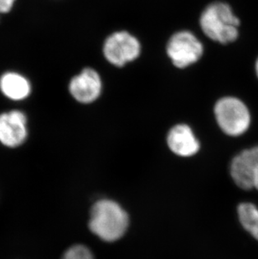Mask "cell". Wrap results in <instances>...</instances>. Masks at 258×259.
<instances>
[{
  "instance_id": "1",
  "label": "cell",
  "mask_w": 258,
  "mask_h": 259,
  "mask_svg": "<svg viewBox=\"0 0 258 259\" xmlns=\"http://www.w3.org/2000/svg\"><path fill=\"white\" fill-rule=\"evenodd\" d=\"M241 17L230 3L214 0L203 9L199 17V26L209 40L221 46H230L238 41L241 33Z\"/></svg>"
},
{
  "instance_id": "2",
  "label": "cell",
  "mask_w": 258,
  "mask_h": 259,
  "mask_svg": "<svg viewBox=\"0 0 258 259\" xmlns=\"http://www.w3.org/2000/svg\"><path fill=\"white\" fill-rule=\"evenodd\" d=\"M128 215L119 204L111 200H100L91 209L89 228L93 234L106 242H115L128 228Z\"/></svg>"
},
{
  "instance_id": "3",
  "label": "cell",
  "mask_w": 258,
  "mask_h": 259,
  "mask_svg": "<svg viewBox=\"0 0 258 259\" xmlns=\"http://www.w3.org/2000/svg\"><path fill=\"white\" fill-rule=\"evenodd\" d=\"M214 118L222 132L232 137H238L249 130L251 114L248 106L237 96L226 95L214 105Z\"/></svg>"
},
{
  "instance_id": "4",
  "label": "cell",
  "mask_w": 258,
  "mask_h": 259,
  "mask_svg": "<svg viewBox=\"0 0 258 259\" xmlns=\"http://www.w3.org/2000/svg\"><path fill=\"white\" fill-rule=\"evenodd\" d=\"M165 51L172 65L184 70L198 63L203 58L205 47L194 32L183 29L169 37Z\"/></svg>"
},
{
  "instance_id": "5",
  "label": "cell",
  "mask_w": 258,
  "mask_h": 259,
  "mask_svg": "<svg viewBox=\"0 0 258 259\" xmlns=\"http://www.w3.org/2000/svg\"><path fill=\"white\" fill-rule=\"evenodd\" d=\"M141 53V42L127 30L112 32L103 42V57L108 63L116 67H123L134 62Z\"/></svg>"
},
{
  "instance_id": "6",
  "label": "cell",
  "mask_w": 258,
  "mask_h": 259,
  "mask_svg": "<svg viewBox=\"0 0 258 259\" xmlns=\"http://www.w3.org/2000/svg\"><path fill=\"white\" fill-rule=\"evenodd\" d=\"M68 89L71 97L76 102L81 104H90L102 95L103 79L97 70L85 67L71 79Z\"/></svg>"
},
{
  "instance_id": "7",
  "label": "cell",
  "mask_w": 258,
  "mask_h": 259,
  "mask_svg": "<svg viewBox=\"0 0 258 259\" xmlns=\"http://www.w3.org/2000/svg\"><path fill=\"white\" fill-rule=\"evenodd\" d=\"M232 178L245 191H258V146L245 149L234 157L231 164Z\"/></svg>"
},
{
  "instance_id": "8",
  "label": "cell",
  "mask_w": 258,
  "mask_h": 259,
  "mask_svg": "<svg viewBox=\"0 0 258 259\" xmlns=\"http://www.w3.org/2000/svg\"><path fill=\"white\" fill-rule=\"evenodd\" d=\"M27 118L21 111L0 114V143L10 148L20 146L27 138Z\"/></svg>"
},
{
  "instance_id": "9",
  "label": "cell",
  "mask_w": 258,
  "mask_h": 259,
  "mask_svg": "<svg viewBox=\"0 0 258 259\" xmlns=\"http://www.w3.org/2000/svg\"><path fill=\"white\" fill-rule=\"evenodd\" d=\"M167 143L171 151L179 156L190 157L197 154L200 143L192 128L187 124H177L168 132Z\"/></svg>"
},
{
  "instance_id": "10",
  "label": "cell",
  "mask_w": 258,
  "mask_h": 259,
  "mask_svg": "<svg viewBox=\"0 0 258 259\" xmlns=\"http://www.w3.org/2000/svg\"><path fill=\"white\" fill-rule=\"evenodd\" d=\"M0 91L10 100H25L31 93V84L21 74L8 71L0 77Z\"/></svg>"
},
{
  "instance_id": "11",
  "label": "cell",
  "mask_w": 258,
  "mask_h": 259,
  "mask_svg": "<svg viewBox=\"0 0 258 259\" xmlns=\"http://www.w3.org/2000/svg\"><path fill=\"white\" fill-rule=\"evenodd\" d=\"M238 218L244 229L253 236L258 227V207L252 203L244 202L237 208Z\"/></svg>"
},
{
  "instance_id": "12",
  "label": "cell",
  "mask_w": 258,
  "mask_h": 259,
  "mask_svg": "<svg viewBox=\"0 0 258 259\" xmlns=\"http://www.w3.org/2000/svg\"><path fill=\"white\" fill-rule=\"evenodd\" d=\"M61 259H94V257L88 247L82 245H76L69 248Z\"/></svg>"
},
{
  "instance_id": "13",
  "label": "cell",
  "mask_w": 258,
  "mask_h": 259,
  "mask_svg": "<svg viewBox=\"0 0 258 259\" xmlns=\"http://www.w3.org/2000/svg\"><path fill=\"white\" fill-rule=\"evenodd\" d=\"M15 2V0H0V15L10 12Z\"/></svg>"
},
{
  "instance_id": "14",
  "label": "cell",
  "mask_w": 258,
  "mask_h": 259,
  "mask_svg": "<svg viewBox=\"0 0 258 259\" xmlns=\"http://www.w3.org/2000/svg\"><path fill=\"white\" fill-rule=\"evenodd\" d=\"M253 71L255 76H256V78L257 79L258 81V55L256 56V59L254 60Z\"/></svg>"
},
{
  "instance_id": "15",
  "label": "cell",
  "mask_w": 258,
  "mask_h": 259,
  "mask_svg": "<svg viewBox=\"0 0 258 259\" xmlns=\"http://www.w3.org/2000/svg\"><path fill=\"white\" fill-rule=\"evenodd\" d=\"M252 237H253L254 238H255V239L257 240L258 241V227L257 229H256V232L254 233V235L253 236H252Z\"/></svg>"
}]
</instances>
